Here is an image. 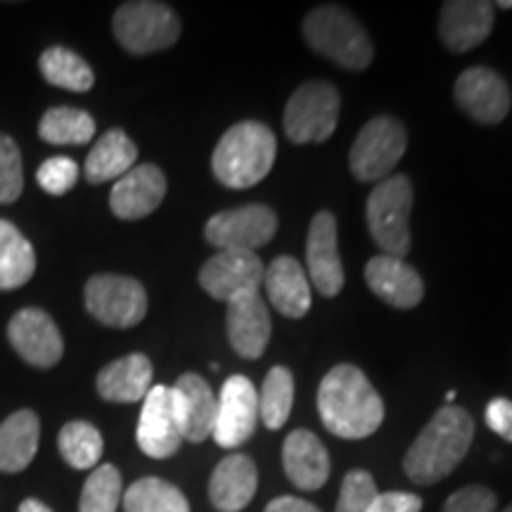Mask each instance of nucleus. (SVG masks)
<instances>
[{
  "label": "nucleus",
  "instance_id": "f257e3e1",
  "mask_svg": "<svg viewBox=\"0 0 512 512\" xmlns=\"http://www.w3.org/2000/svg\"><path fill=\"white\" fill-rule=\"evenodd\" d=\"M318 413L339 439H366L380 430L384 403L361 368L342 363L318 387Z\"/></svg>",
  "mask_w": 512,
  "mask_h": 512
},
{
  "label": "nucleus",
  "instance_id": "f03ea898",
  "mask_svg": "<svg viewBox=\"0 0 512 512\" xmlns=\"http://www.w3.org/2000/svg\"><path fill=\"white\" fill-rule=\"evenodd\" d=\"M472 437H475V420L465 408H439L403 458L408 479L422 486L441 482L467 456Z\"/></svg>",
  "mask_w": 512,
  "mask_h": 512
},
{
  "label": "nucleus",
  "instance_id": "7ed1b4c3",
  "mask_svg": "<svg viewBox=\"0 0 512 512\" xmlns=\"http://www.w3.org/2000/svg\"><path fill=\"white\" fill-rule=\"evenodd\" d=\"M275 152L278 143L271 128L261 121H240L221 136L211 155V171L226 188L247 190L271 174Z\"/></svg>",
  "mask_w": 512,
  "mask_h": 512
},
{
  "label": "nucleus",
  "instance_id": "20e7f679",
  "mask_svg": "<svg viewBox=\"0 0 512 512\" xmlns=\"http://www.w3.org/2000/svg\"><path fill=\"white\" fill-rule=\"evenodd\" d=\"M302 31L313 53L328 57L339 67L361 72L373 62L375 50L370 36L349 10L320 5L306 15Z\"/></svg>",
  "mask_w": 512,
  "mask_h": 512
},
{
  "label": "nucleus",
  "instance_id": "39448f33",
  "mask_svg": "<svg viewBox=\"0 0 512 512\" xmlns=\"http://www.w3.org/2000/svg\"><path fill=\"white\" fill-rule=\"evenodd\" d=\"M411 211H413V185L408 176H389L370 192L366 204V219L370 238L382 254L403 256L411 249Z\"/></svg>",
  "mask_w": 512,
  "mask_h": 512
},
{
  "label": "nucleus",
  "instance_id": "423d86ee",
  "mask_svg": "<svg viewBox=\"0 0 512 512\" xmlns=\"http://www.w3.org/2000/svg\"><path fill=\"white\" fill-rule=\"evenodd\" d=\"M112 29L128 53L150 55L171 48L181 38V19L169 5L136 0L114 12Z\"/></svg>",
  "mask_w": 512,
  "mask_h": 512
},
{
  "label": "nucleus",
  "instance_id": "0eeeda50",
  "mask_svg": "<svg viewBox=\"0 0 512 512\" xmlns=\"http://www.w3.org/2000/svg\"><path fill=\"white\" fill-rule=\"evenodd\" d=\"M337 88L328 81H309L299 86L287 100L283 114L285 136L297 145L325 143L335 133L339 121Z\"/></svg>",
  "mask_w": 512,
  "mask_h": 512
},
{
  "label": "nucleus",
  "instance_id": "6e6552de",
  "mask_svg": "<svg viewBox=\"0 0 512 512\" xmlns=\"http://www.w3.org/2000/svg\"><path fill=\"white\" fill-rule=\"evenodd\" d=\"M406 128L394 117H375L358 131L351 147L349 166L356 181H384L406 155Z\"/></svg>",
  "mask_w": 512,
  "mask_h": 512
},
{
  "label": "nucleus",
  "instance_id": "1a4fd4ad",
  "mask_svg": "<svg viewBox=\"0 0 512 512\" xmlns=\"http://www.w3.org/2000/svg\"><path fill=\"white\" fill-rule=\"evenodd\" d=\"M86 309L110 328H133L147 313V294L138 280L100 273L86 283Z\"/></svg>",
  "mask_w": 512,
  "mask_h": 512
},
{
  "label": "nucleus",
  "instance_id": "9d476101",
  "mask_svg": "<svg viewBox=\"0 0 512 512\" xmlns=\"http://www.w3.org/2000/svg\"><path fill=\"white\" fill-rule=\"evenodd\" d=\"M278 230V216L266 204L226 209L214 214L204 226V238L219 252H254L268 245Z\"/></svg>",
  "mask_w": 512,
  "mask_h": 512
},
{
  "label": "nucleus",
  "instance_id": "9b49d317",
  "mask_svg": "<svg viewBox=\"0 0 512 512\" xmlns=\"http://www.w3.org/2000/svg\"><path fill=\"white\" fill-rule=\"evenodd\" d=\"M266 266L254 252H219L200 271V285L219 302H235L247 294H259L264 285Z\"/></svg>",
  "mask_w": 512,
  "mask_h": 512
},
{
  "label": "nucleus",
  "instance_id": "f8f14e48",
  "mask_svg": "<svg viewBox=\"0 0 512 512\" xmlns=\"http://www.w3.org/2000/svg\"><path fill=\"white\" fill-rule=\"evenodd\" d=\"M259 420V392L245 375H233L223 382L216 399L214 437L221 448H238L252 437Z\"/></svg>",
  "mask_w": 512,
  "mask_h": 512
},
{
  "label": "nucleus",
  "instance_id": "ddd939ff",
  "mask_svg": "<svg viewBox=\"0 0 512 512\" xmlns=\"http://www.w3.org/2000/svg\"><path fill=\"white\" fill-rule=\"evenodd\" d=\"M453 95L467 117L486 126L501 124L512 107L508 81L489 67L465 69L456 79Z\"/></svg>",
  "mask_w": 512,
  "mask_h": 512
},
{
  "label": "nucleus",
  "instance_id": "4468645a",
  "mask_svg": "<svg viewBox=\"0 0 512 512\" xmlns=\"http://www.w3.org/2000/svg\"><path fill=\"white\" fill-rule=\"evenodd\" d=\"M8 337L29 366L53 368L64 354V342L55 320L41 309H22L12 316Z\"/></svg>",
  "mask_w": 512,
  "mask_h": 512
},
{
  "label": "nucleus",
  "instance_id": "2eb2a0df",
  "mask_svg": "<svg viewBox=\"0 0 512 512\" xmlns=\"http://www.w3.org/2000/svg\"><path fill=\"white\" fill-rule=\"evenodd\" d=\"M306 264L309 278L323 297H337L344 287V266L339 259L337 221L330 211L313 216L306 238Z\"/></svg>",
  "mask_w": 512,
  "mask_h": 512
},
{
  "label": "nucleus",
  "instance_id": "dca6fc26",
  "mask_svg": "<svg viewBox=\"0 0 512 512\" xmlns=\"http://www.w3.org/2000/svg\"><path fill=\"white\" fill-rule=\"evenodd\" d=\"M136 441L140 451L145 456L164 460L178 453L183 444L181 430L174 415V406H171L169 387L157 384L152 387L143 399V411H140Z\"/></svg>",
  "mask_w": 512,
  "mask_h": 512
},
{
  "label": "nucleus",
  "instance_id": "f3484780",
  "mask_svg": "<svg viewBox=\"0 0 512 512\" xmlns=\"http://www.w3.org/2000/svg\"><path fill=\"white\" fill-rule=\"evenodd\" d=\"M169 394L181 437L192 444L209 439L216 422V396L207 380L195 373H185L178 377L174 387H169Z\"/></svg>",
  "mask_w": 512,
  "mask_h": 512
},
{
  "label": "nucleus",
  "instance_id": "a211bd4d",
  "mask_svg": "<svg viewBox=\"0 0 512 512\" xmlns=\"http://www.w3.org/2000/svg\"><path fill=\"white\" fill-rule=\"evenodd\" d=\"M496 10L486 0H448L441 8L439 38L451 53H470L494 29Z\"/></svg>",
  "mask_w": 512,
  "mask_h": 512
},
{
  "label": "nucleus",
  "instance_id": "6ab92c4d",
  "mask_svg": "<svg viewBox=\"0 0 512 512\" xmlns=\"http://www.w3.org/2000/svg\"><path fill=\"white\" fill-rule=\"evenodd\" d=\"M166 195V176L155 164H136L110 192V209L124 221L150 216Z\"/></svg>",
  "mask_w": 512,
  "mask_h": 512
},
{
  "label": "nucleus",
  "instance_id": "aec40b11",
  "mask_svg": "<svg viewBox=\"0 0 512 512\" xmlns=\"http://www.w3.org/2000/svg\"><path fill=\"white\" fill-rule=\"evenodd\" d=\"M366 283L375 297L394 309H413L422 302L425 283L420 273L399 256L380 254L366 264Z\"/></svg>",
  "mask_w": 512,
  "mask_h": 512
},
{
  "label": "nucleus",
  "instance_id": "412c9836",
  "mask_svg": "<svg viewBox=\"0 0 512 512\" xmlns=\"http://www.w3.org/2000/svg\"><path fill=\"white\" fill-rule=\"evenodd\" d=\"M226 330L230 347L238 351V356L247 361L261 358L273 330L271 313L261 294H247L228 304Z\"/></svg>",
  "mask_w": 512,
  "mask_h": 512
},
{
  "label": "nucleus",
  "instance_id": "4be33fe9",
  "mask_svg": "<svg viewBox=\"0 0 512 512\" xmlns=\"http://www.w3.org/2000/svg\"><path fill=\"white\" fill-rule=\"evenodd\" d=\"M283 467L290 482L302 491H318L330 477V456L316 434L294 430L285 439Z\"/></svg>",
  "mask_w": 512,
  "mask_h": 512
},
{
  "label": "nucleus",
  "instance_id": "5701e85b",
  "mask_svg": "<svg viewBox=\"0 0 512 512\" xmlns=\"http://www.w3.org/2000/svg\"><path fill=\"white\" fill-rule=\"evenodd\" d=\"M256 484H259V475H256L254 460L245 453H230L216 465L209 479V498L216 510L240 512L252 503Z\"/></svg>",
  "mask_w": 512,
  "mask_h": 512
},
{
  "label": "nucleus",
  "instance_id": "b1692460",
  "mask_svg": "<svg viewBox=\"0 0 512 512\" xmlns=\"http://www.w3.org/2000/svg\"><path fill=\"white\" fill-rule=\"evenodd\" d=\"M264 287L273 309L285 318H304L311 309L309 275L294 256H278L266 268Z\"/></svg>",
  "mask_w": 512,
  "mask_h": 512
},
{
  "label": "nucleus",
  "instance_id": "393cba45",
  "mask_svg": "<svg viewBox=\"0 0 512 512\" xmlns=\"http://www.w3.org/2000/svg\"><path fill=\"white\" fill-rule=\"evenodd\" d=\"M98 394L112 403L143 401L152 389V361L145 354H128L100 370Z\"/></svg>",
  "mask_w": 512,
  "mask_h": 512
},
{
  "label": "nucleus",
  "instance_id": "a878e982",
  "mask_svg": "<svg viewBox=\"0 0 512 512\" xmlns=\"http://www.w3.org/2000/svg\"><path fill=\"white\" fill-rule=\"evenodd\" d=\"M138 162V147L121 128H110L105 136H100L93 150L88 152L83 174L88 183H105L119 181L126 176Z\"/></svg>",
  "mask_w": 512,
  "mask_h": 512
},
{
  "label": "nucleus",
  "instance_id": "bb28decb",
  "mask_svg": "<svg viewBox=\"0 0 512 512\" xmlns=\"http://www.w3.org/2000/svg\"><path fill=\"white\" fill-rule=\"evenodd\" d=\"M41 422L34 411H17L0 422V472L27 470L38 451Z\"/></svg>",
  "mask_w": 512,
  "mask_h": 512
},
{
  "label": "nucleus",
  "instance_id": "cd10ccee",
  "mask_svg": "<svg viewBox=\"0 0 512 512\" xmlns=\"http://www.w3.org/2000/svg\"><path fill=\"white\" fill-rule=\"evenodd\" d=\"M34 271L36 254L31 242L10 221L0 219V290L27 285Z\"/></svg>",
  "mask_w": 512,
  "mask_h": 512
},
{
  "label": "nucleus",
  "instance_id": "c85d7f7f",
  "mask_svg": "<svg viewBox=\"0 0 512 512\" xmlns=\"http://www.w3.org/2000/svg\"><path fill=\"white\" fill-rule=\"evenodd\" d=\"M121 503L126 512H190L183 491L159 477L138 479L124 491Z\"/></svg>",
  "mask_w": 512,
  "mask_h": 512
},
{
  "label": "nucleus",
  "instance_id": "c756f323",
  "mask_svg": "<svg viewBox=\"0 0 512 512\" xmlns=\"http://www.w3.org/2000/svg\"><path fill=\"white\" fill-rule=\"evenodd\" d=\"M41 74L46 76L48 83L72 93L91 91L95 76L88 62L72 53L69 48L53 46L41 55Z\"/></svg>",
  "mask_w": 512,
  "mask_h": 512
},
{
  "label": "nucleus",
  "instance_id": "7c9ffc66",
  "mask_svg": "<svg viewBox=\"0 0 512 512\" xmlns=\"http://www.w3.org/2000/svg\"><path fill=\"white\" fill-rule=\"evenodd\" d=\"M38 136L50 145H83L95 136V121L88 112L76 107H53L43 114Z\"/></svg>",
  "mask_w": 512,
  "mask_h": 512
},
{
  "label": "nucleus",
  "instance_id": "2f4dec72",
  "mask_svg": "<svg viewBox=\"0 0 512 512\" xmlns=\"http://www.w3.org/2000/svg\"><path fill=\"white\" fill-rule=\"evenodd\" d=\"M57 446H60V453L64 463L74 470H95L102 458V434L98 427H93L91 422L86 420H74L67 422L62 427L60 437H57Z\"/></svg>",
  "mask_w": 512,
  "mask_h": 512
},
{
  "label": "nucleus",
  "instance_id": "473e14b6",
  "mask_svg": "<svg viewBox=\"0 0 512 512\" xmlns=\"http://www.w3.org/2000/svg\"><path fill=\"white\" fill-rule=\"evenodd\" d=\"M294 377L287 368L275 366L259 392V418L268 430H280L292 413Z\"/></svg>",
  "mask_w": 512,
  "mask_h": 512
},
{
  "label": "nucleus",
  "instance_id": "72a5a7b5",
  "mask_svg": "<svg viewBox=\"0 0 512 512\" xmlns=\"http://www.w3.org/2000/svg\"><path fill=\"white\" fill-rule=\"evenodd\" d=\"M124 489L121 475L114 465H98L83 484L79 512H117Z\"/></svg>",
  "mask_w": 512,
  "mask_h": 512
},
{
  "label": "nucleus",
  "instance_id": "f704fd0d",
  "mask_svg": "<svg viewBox=\"0 0 512 512\" xmlns=\"http://www.w3.org/2000/svg\"><path fill=\"white\" fill-rule=\"evenodd\" d=\"M24 190L22 155L15 140L0 133V204H12L19 200Z\"/></svg>",
  "mask_w": 512,
  "mask_h": 512
},
{
  "label": "nucleus",
  "instance_id": "c9c22d12",
  "mask_svg": "<svg viewBox=\"0 0 512 512\" xmlns=\"http://www.w3.org/2000/svg\"><path fill=\"white\" fill-rule=\"evenodd\" d=\"M377 491L375 479L366 470H354L344 477L342 489H339V501L335 512H370Z\"/></svg>",
  "mask_w": 512,
  "mask_h": 512
},
{
  "label": "nucleus",
  "instance_id": "e433bc0d",
  "mask_svg": "<svg viewBox=\"0 0 512 512\" xmlns=\"http://www.w3.org/2000/svg\"><path fill=\"white\" fill-rule=\"evenodd\" d=\"M36 181L50 195H67L79 181V164L69 157H50L36 171Z\"/></svg>",
  "mask_w": 512,
  "mask_h": 512
},
{
  "label": "nucleus",
  "instance_id": "4c0bfd02",
  "mask_svg": "<svg viewBox=\"0 0 512 512\" xmlns=\"http://www.w3.org/2000/svg\"><path fill=\"white\" fill-rule=\"evenodd\" d=\"M498 498L486 486H465V489L456 491L448 496L444 505V512H496Z\"/></svg>",
  "mask_w": 512,
  "mask_h": 512
},
{
  "label": "nucleus",
  "instance_id": "58836bf2",
  "mask_svg": "<svg viewBox=\"0 0 512 512\" xmlns=\"http://www.w3.org/2000/svg\"><path fill=\"white\" fill-rule=\"evenodd\" d=\"M486 425L491 432L512 444V401L510 399H494L486 406Z\"/></svg>",
  "mask_w": 512,
  "mask_h": 512
},
{
  "label": "nucleus",
  "instance_id": "ea45409f",
  "mask_svg": "<svg viewBox=\"0 0 512 512\" xmlns=\"http://www.w3.org/2000/svg\"><path fill=\"white\" fill-rule=\"evenodd\" d=\"M422 498L408 491H387V494H377L370 512H420Z\"/></svg>",
  "mask_w": 512,
  "mask_h": 512
},
{
  "label": "nucleus",
  "instance_id": "a19ab883",
  "mask_svg": "<svg viewBox=\"0 0 512 512\" xmlns=\"http://www.w3.org/2000/svg\"><path fill=\"white\" fill-rule=\"evenodd\" d=\"M264 512H320L316 505L294 496H280L266 505Z\"/></svg>",
  "mask_w": 512,
  "mask_h": 512
},
{
  "label": "nucleus",
  "instance_id": "79ce46f5",
  "mask_svg": "<svg viewBox=\"0 0 512 512\" xmlns=\"http://www.w3.org/2000/svg\"><path fill=\"white\" fill-rule=\"evenodd\" d=\"M19 512H53L46 503L36 501V498H27L22 505H19Z\"/></svg>",
  "mask_w": 512,
  "mask_h": 512
},
{
  "label": "nucleus",
  "instance_id": "37998d69",
  "mask_svg": "<svg viewBox=\"0 0 512 512\" xmlns=\"http://www.w3.org/2000/svg\"><path fill=\"white\" fill-rule=\"evenodd\" d=\"M498 8H501V10H512V0H501V3H498Z\"/></svg>",
  "mask_w": 512,
  "mask_h": 512
},
{
  "label": "nucleus",
  "instance_id": "c03bdc74",
  "mask_svg": "<svg viewBox=\"0 0 512 512\" xmlns=\"http://www.w3.org/2000/svg\"><path fill=\"white\" fill-rule=\"evenodd\" d=\"M446 401H448V406H451V403L456 401V392H448V394H446Z\"/></svg>",
  "mask_w": 512,
  "mask_h": 512
},
{
  "label": "nucleus",
  "instance_id": "a18cd8bd",
  "mask_svg": "<svg viewBox=\"0 0 512 512\" xmlns=\"http://www.w3.org/2000/svg\"><path fill=\"white\" fill-rule=\"evenodd\" d=\"M503 512H512V503H510V505H508V508H505Z\"/></svg>",
  "mask_w": 512,
  "mask_h": 512
}]
</instances>
